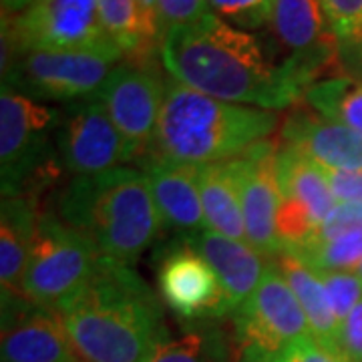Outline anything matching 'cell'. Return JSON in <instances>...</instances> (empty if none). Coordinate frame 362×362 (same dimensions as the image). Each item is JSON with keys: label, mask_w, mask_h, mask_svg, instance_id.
I'll return each mask as SVG.
<instances>
[{"label": "cell", "mask_w": 362, "mask_h": 362, "mask_svg": "<svg viewBox=\"0 0 362 362\" xmlns=\"http://www.w3.org/2000/svg\"><path fill=\"white\" fill-rule=\"evenodd\" d=\"M39 199L8 195L0 204V282L2 292H21L37 238Z\"/></svg>", "instance_id": "cell-20"}, {"label": "cell", "mask_w": 362, "mask_h": 362, "mask_svg": "<svg viewBox=\"0 0 362 362\" xmlns=\"http://www.w3.org/2000/svg\"><path fill=\"white\" fill-rule=\"evenodd\" d=\"M165 83L156 61H123L113 69L97 95L111 121L127 141L133 163L151 153L159 115L165 99Z\"/></svg>", "instance_id": "cell-11"}, {"label": "cell", "mask_w": 362, "mask_h": 362, "mask_svg": "<svg viewBox=\"0 0 362 362\" xmlns=\"http://www.w3.org/2000/svg\"><path fill=\"white\" fill-rule=\"evenodd\" d=\"M54 143L61 165L73 177L97 175L133 163L127 141L97 97L59 109Z\"/></svg>", "instance_id": "cell-12"}, {"label": "cell", "mask_w": 362, "mask_h": 362, "mask_svg": "<svg viewBox=\"0 0 362 362\" xmlns=\"http://www.w3.org/2000/svg\"><path fill=\"white\" fill-rule=\"evenodd\" d=\"M354 272H356V274H358V276H361V278H362V262H361V264H358V268H356V270H354Z\"/></svg>", "instance_id": "cell-38"}, {"label": "cell", "mask_w": 362, "mask_h": 362, "mask_svg": "<svg viewBox=\"0 0 362 362\" xmlns=\"http://www.w3.org/2000/svg\"><path fill=\"white\" fill-rule=\"evenodd\" d=\"M232 318L244 362H278L294 344L312 337L308 318L274 259L256 292Z\"/></svg>", "instance_id": "cell-9"}, {"label": "cell", "mask_w": 362, "mask_h": 362, "mask_svg": "<svg viewBox=\"0 0 362 362\" xmlns=\"http://www.w3.org/2000/svg\"><path fill=\"white\" fill-rule=\"evenodd\" d=\"M358 230H362V204H342V202H338L337 207L330 211V216L324 220L320 230L314 233V238L306 246L322 244V242H328V240H334L342 233L358 232Z\"/></svg>", "instance_id": "cell-31"}, {"label": "cell", "mask_w": 362, "mask_h": 362, "mask_svg": "<svg viewBox=\"0 0 362 362\" xmlns=\"http://www.w3.org/2000/svg\"><path fill=\"white\" fill-rule=\"evenodd\" d=\"M340 45L362 40V0H320Z\"/></svg>", "instance_id": "cell-29"}, {"label": "cell", "mask_w": 362, "mask_h": 362, "mask_svg": "<svg viewBox=\"0 0 362 362\" xmlns=\"http://www.w3.org/2000/svg\"><path fill=\"white\" fill-rule=\"evenodd\" d=\"M37 49L121 52L105 30L97 0H35L2 18V71L16 52Z\"/></svg>", "instance_id": "cell-6"}, {"label": "cell", "mask_w": 362, "mask_h": 362, "mask_svg": "<svg viewBox=\"0 0 362 362\" xmlns=\"http://www.w3.org/2000/svg\"><path fill=\"white\" fill-rule=\"evenodd\" d=\"M57 312L77 362H147L169 340L156 292L131 266L107 258Z\"/></svg>", "instance_id": "cell-2"}, {"label": "cell", "mask_w": 362, "mask_h": 362, "mask_svg": "<svg viewBox=\"0 0 362 362\" xmlns=\"http://www.w3.org/2000/svg\"><path fill=\"white\" fill-rule=\"evenodd\" d=\"M35 0H2V14L4 16H16L26 11Z\"/></svg>", "instance_id": "cell-37"}, {"label": "cell", "mask_w": 362, "mask_h": 362, "mask_svg": "<svg viewBox=\"0 0 362 362\" xmlns=\"http://www.w3.org/2000/svg\"><path fill=\"white\" fill-rule=\"evenodd\" d=\"M97 6L109 39L127 61H153L159 42L143 23L137 0H97Z\"/></svg>", "instance_id": "cell-23"}, {"label": "cell", "mask_w": 362, "mask_h": 362, "mask_svg": "<svg viewBox=\"0 0 362 362\" xmlns=\"http://www.w3.org/2000/svg\"><path fill=\"white\" fill-rule=\"evenodd\" d=\"M324 173H326V180H328V185L337 197V202L362 204V171L324 169Z\"/></svg>", "instance_id": "cell-33"}, {"label": "cell", "mask_w": 362, "mask_h": 362, "mask_svg": "<svg viewBox=\"0 0 362 362\" xmlns=\"http://www.w3.org/2000/svg\"><path fill=\"white\" fill-rule=\"evenodd\" d=\"M211 14L207 0H157V26L161 39L175 26L199 23Z\"/></svg>", "instance_id": "cell-30"}, {"label": "cell", "mask_w": 362, "mask_h": 362, "mask_svg": "<svg viewBox=\"0 0 362 362\" xmlns=\"http://www.w3.org/2000/svg\"><path fill=\"white\" fill-rule=\"evenodd\" d=\"M280 141L324 169L362 171V137L334 119L296 109L282 121Z\"/></svg>", "instance_id": "cell-18"}, {"label": "cell", "mask_w": 362, "mask_h": 362, "mask_svg": "<svg viewBox=\"0 0 362 362\" xmlns=\"http://www.w3.org/2000/svg\"><path fill=\"white\" fill-rule=\"evenodd\" d=\"M123 61L113 51H23L2 71V85L37 101L75 103L95 99Z\"/></svg>", "instance_id": "cell-7"}, {"label": "cell", "mask_w": 362, "mask_h": 362, "mask_svg": "<svg viewBox=\"0 0 362 362\" xmlns=\"http://www.w3.org/2000/svg\"><path fill=\"white\" fill-rule=\"evenodd\" d=\"M211 14L235 28H262L268 25L274 0H207Z\"/></svg>", "instance_id": "cell-28"}, {"label": "cell", "mask_w": 362, "mask_h": 362, "mask_svg": "<svg viewBox=\"0 0 362 362\" xmlns=\"http://www.w3.org/2000/svg\"><path fill=\"white\" fill-rule=\"evenodd\" d=\"M207 230L238 242H247L240 195L226 163L194 165Z\"/></svg>", "instance_id": "cell-22"}, {"label": "cell", "mask_w": 362, "mask_h": 362, "mask_svg": "<svg viewBox=\"0 0 362 362\" xmlns=\"http://www.w3.org/2000/svg\"><path fill=\"white\" fill-rule=\"evenodd\" d=\"M2 362H77L59 312L2 292Z\"/></svg>", "instance_id": "cell-15"}, {"label": "cell", "mask_w": 362, "mask_h": 362, "mask_svg": "<svg viewBox=\"0 0 362 362\" xmlns=\"http://www.w3.org/2000/svg\"><path fill=\"white\" fill-rule=\"evenodd\" d=\"M340 59L344 63V69L350 71V77L362 81V40L340 45Z\"/></svg>", "instance_id": "cell-35"}, {"label": "cell", "mask_w": 362, "mask_h": 362, "mask_svg": "<svg viewBox=\"0 0 362 362\" xmlns=\"http://www.w3.org/2000/svg\"><path fill=\"white\" fill-rule=\"evenodd\" d=\"M278 362H346L340 354L320 346L314 338H304L286 352Z\"/></svg>", "instance_id": "cell-34"}, {"label": "cell", "mask_w": 362, "mask_h": 362, "mask_svg": "<svg viewBox=\"0 0 362 362\" xmlns=\"http://www.w3.org/2000/svg\"><path fill=\"white\" fill-rule=\"evenodd\" d=\"M268 26L288 51L286 65L302 78L306 90L340 59V40L320 0H274Z\"/></svg>", "instance_id": "cell-14"}, {"label": "cell", "mask_w": 362, "mask_h": 362, "mask_svg": "<svg viewBox=\"0 0 362 362\" xmlns=\"http://www.w3.org/2000/svg\"><path fill=\"white\" fill-rule=\"evenodd\" d=\"M147 362H228L226 344L207 330H189L169 338Z\"/></svg>", "instance_id": "cell-26"}, {"label": "cell", "mask_w": 362, "mask_h": 362, "mask_svg": "<svg viewBox=\"0 0 362 362\" xmlns=\"http://www.w3.org/2000/svg\"><path fill=\"white\" fill-rule=\"evenodd\" d=\"M181 242L197 252L216 272L230 300L232 314L256 292L270 264V259L264 258L247 242H238L207 228L194 235L181 238Z\"/></svg>", "instance_id": "cell-19"}, {"label": "cell", "mask_w": 362, "mask_h": 362, "mask_svg": "<svg viewBox=\"0 0 362 362\" xmlns=\"http://www.w3.org/2000/svg\"><path fill=\"white\" fill-rule=\"evenodd\" d=\"M57 216L103 258L131 266L156 244L161 216L141 169H109L73 177L57 195Z\"/></svg>", "instance_id": "cell-3"}, {"label": "cell", "mask_w": 362, "mask_h": 362, "mask_svg": "<svg viewBox=\"0 0 362 362\" xmlns=\"http://www.w3.org/2000/svg\"><path fill=\"white\" fill-rule=\"evenodd\" d=\"M137 6H139V13H141L143 23L147 26L149 35L161 47V35H159V26H157V0H137Z\"/></svg>", "instance_id": "cell-36"}, {"label": "cell", "mask_w": 362, "mask_h": 362, "mask_svg": "<svg viewBox=\"0 0 362 362\" xmlns=\"http://www.w3.org/2000/svg\"><path fill=\"white\" fill-rule=\"evenodd\" d=\"M278 151H280V139L270 137L254 143L240 156L223 161L240 195L247 244L266 259L280 256V242L276 228L278 204H280L278 169H276Z\"/></svg>", "instance_id": "cell-13"}, {"label": "cell", "mask_w": 362, "mask_h": 362, "mask_svg": "<svg viewBox=\"0 0 362 362\" xmlns=\"http://www.w3.org/2000/svg\"><path fill=\"white\" fill-rule=\"evenodd\" d=\"M276 169L280 187L276 218L280 252H294L310 242L338 202L324 169L282 141Z\"/></svg>", "instance_id": "cell-10"}, {"label": "cell", "mask_w": 362, "mask_h": 362, "mask_svg": "<svg viewBox=\"0 0 362 362\" xmlns=\"http://www.w3.org/2000/svg\"><path fill=\"white\" fill-rule=\"evenodd\" d=\"M159 54L173 81L226 103L280 111L306 93L286 61L276 63L254 35L216 14L171 28L161 39Z\"/></svg>", "instance_id": "cell-1"}, {"label": "cell", "mask_w": 362, "mask_h": 362, "mask_svg": "<svg viewBox=\"0 0 362 362\" xmlns=\"http://www.w3.org/2000/svg\"><path fill=\"white\" fill-rule=\"evenodd\" d=\"M137 169H141L147 177L163 230L177 233L180 240L206 230L194 165H183L157 153H147L137 161Z\"/></svg>", "instance_id": "cell-17"}, {"label": "cell", "mask_w": 362, "mask_h": 362, "mask_svg": "<svg viewBox=\"0 0 362 362\" xmlns=\"http://www.w3.org/2000/svg\"><path fill=\"white\" fill-rule=\"evenodd\" d=\"M288 254H294L304 264H308L312 270L354 272L362 262V230L342 233L334 240L300 247Z\"/></svg>", "instance_id": "cell-25"}, {"label": "cell", "mask_w": 362, "mask_h": 362, "mask_svg": "<svg viewBox=\"0 0 362 362\" xmlns=\"http://www.w3.org/2000/svg\"><path fill=\"white\" fill-rule=\"evenodd\" d=\"M274 262L280 268L284 280L292 288L294 296L306 314L314 340L324 349L340 354L338 352L340 322L337 320L334 310L330 306V300L324 290L320 276L312 270L308 264H304L302 259L296 258L294 254H288V252H280V256L274 258Z\"/></svg>", "instance_id": "cell-21"}, {"label": "cell", "mask_w": 362, "mask_h": 362, "mask_svg": "<svg viewBox=\"0 0 362 362\" xmlns=\"http://www.w3.org/2000/svg\"><path fill=\"white\" fill-rule=\"evenodd\" d=\"M338 352L346 362H362V300L340 324Z\"/></svg>", "instance_id": "cell-32"}, {"label": "cell", "mask_w": 362, "mask_h": 362, "mask_svg": "<svg viewBox=\"0 0 362 362\" xmlns=\"http://www.w3.org/2000/svg\"><path fill=\"white\" fill-rule=\"evenodd\" d=\"M278 127L276 111L226 103L171 78L151 153L183 165L221 163L270 139Z\"/></svg>", "instance_id": "cell-4"}, {"label": "cell", "mask_w": 362, "mask_h": 362, "mask_svg": "<svg viewBox=\"0 0 362 362\" xmlns=\"http://www.w3.org/2000/svg\"><path fill=\"white\" fill-rule=\"evenodd\" d=\"M304 103L318 115L334 119L356 131L362 137V81L346 77H330L316 81L304 93Z\"/></svg>", "instance_id": "cell-24"}, {"label": "cell", "mask_w": 362, "mask_h": 362, "mask_svg": "<svg viewBox=\"0 0 362 362\" xmlns=\"http://www.w3.org/2000/svg\"><path fill=\"white\" fill-rule=\"evenodd\" d=\"M101 258L83 233L66 226L57 214L45 211L39 218L21 292L57 310L89 282Z\"/></svg>", "instance_id": "cell-8"}, {"label": "cell", "mask_w": 362, "mask_h": 362, "mask_svg": "<svg viewBox=\"0 0 362 362\" xmlns=\"http://www.w3.org/2000/svg\"><path fill=\"white\" fill-rule=\"evenodd\" d=\"M59 109L42 105L18 90L0 93V185L2 197L39 195L63 169L54 131Z\"/></svg>", "instance_id": "cell-5"}, {"label": "cell", "mask_w": 362, "mask_h": 362, "mask_svg": "<svg viewBox=\"0 0 362 362\" xmlns=\"http://www.w3.org/2000/svg\"><path fill=\"white\" fill-rule=\"evenodd\" d=\"M157 282L169 310L183 320L207 322L232 316L230 300L216 272L181 240L161 258Z\"/></svg>", "instance_id": "cell-16"}, {"label": "cell", "mask_w": 362, "mask_h": 362, "mask_svg": "<svg viewBox=\"0 0 362 362\" xmlns=\"http://www.w3.org/2000/svg\"><path fill=\"white\" fill-rule=\"evenodd\" d=\"M314 272L320 276L324 290H326L328 300H330V306L334 310V316H337L338 322L342 324V320L362 300V278L356 272Z\"/></svg>", "instance_id": "cell-27"}]
</instances>
